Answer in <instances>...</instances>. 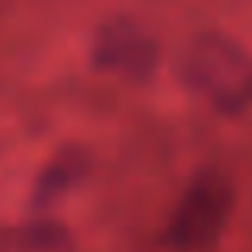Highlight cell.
Masks as SVG:
<instances>
[{
    "mask_svg": "<svg viewBox=\"0 0 252 252\" xmlns=\"http://www.w3.org/2000/svg\"><path fill=\"white\" fill-rule=\"evenodd\" d=\"M233 182L220 169H201L182 191L176 211L169 214L163 243L179 252L208 249L220 240L233 214Z\"/></svg>",
    "mask_w": 252,
    "mask_h": 252,
    "instance_id": "7a4b0ae2",
    "label": "cell"
},
{
    "mask_svg": "<svg viewBox=\"0 0 252 252\" xmlns=\"http://www.w3.org/2000/svg\"><path fill=\"white\" fill-rule=\"evenodd\" d=\"M90 169H93V157L86 154L83 147L70 144V147L58 150L35 179V189H32V211H35V214H45V211H51L55 204H61L64 198L90 176Z\"/></svg>",
    "mask_w": 252,
    "mask_h": 252,
    "instance_id": "277c9868",
    "label": "cell"
},
{
    "mask_svg": "<svg viewBox=\"0 0 252 252\" xmlns=\"http://www.w3.org/2000/svg\"><path fill=\"white\" fill-rule=\"evenodd\" d=\"M179 77L220 115H240L252 105V51L227 32H198L179 55Z\"/></svg>",
    "mask_w": 252,
    "mask_h": 252,
    "instance_id": "6da1fadb",
    "label": "cell"
},
{
    "mask_svg": "<svg viewBox=\"0 0 252 252\" xmlns=\"http://www.w3.org/2000/svg\"><path fill=\"white\" fill-rule=\"evenodd\" d=\"M0 252H77V240L64 223L35 217L26 223L0 227Z\"/></svg>",
    "mask_w": 252,
    "mask_h": 252,
    "instance_id": "5b68a950",
    "label": "cell"
},
{
    "mask_svg": "<svg viewBox=\"0 0 252 252\" xmlns=\"http://www.w3.org/2000/svg\"><path fill=\"white\" fill-rule=\"evenodd\" d=\"M160 42L144 23L131 16H112L93 32L90 64L99 74L125 83H150L160 70Z\"/></svg>",
    "mask_w": 252,
    "mask_h": 252,
    "instance_id": "3957f363",
    "label": "cell"
}]
</instances>
